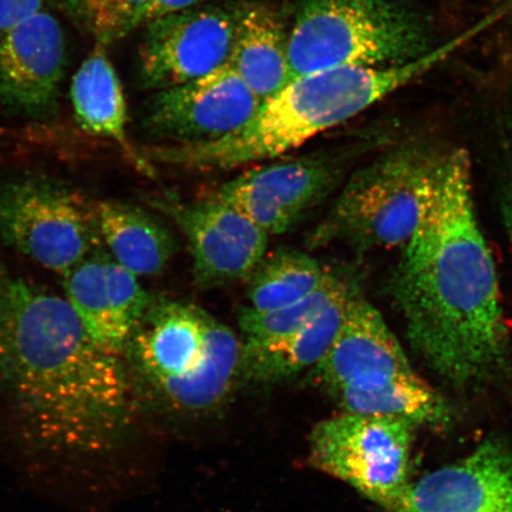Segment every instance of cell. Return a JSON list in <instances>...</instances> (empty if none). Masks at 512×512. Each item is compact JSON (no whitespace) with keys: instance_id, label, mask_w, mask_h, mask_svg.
Returning a JSON list of instances; mask_svg holds the SVG:
<instances>
[{"instance_id":"obj_24","label":"cell","mask_w":512,"mask_h":512,"mask_svg":"<svg viewBox=\"0 0 512 512\" xmlns=\"http://www.w3.org/2000/svg\"><path fill=\"white\" fill-rule=\"evenodd\" d=\"M149 3L150 0H117L113 29L114 42L145 25Z\"/></svg>"},{"instance_id":"obj_14","label":"cell","mask_w":512,"mask_h":512,"mask_svg":"<svg viewBox=\"0 0 512 512\" xmlns=\"http://www.w3.org/2000/svg\"><path fill=\"white\" fill-rule=\"evenodd\" d=\"M389 512H512V448L489 439L409 486Z\"/></svg>"},{"instance_id":"obj_25","label":"cell","mask_w":512,"mask_h":512,"mask_svg":"<svg viewBox=\"0 0 512 512\" xmlns=\"http://www.w3.org/2000/svg\"><path fill=\"white\" fill-rule=\"evenodd\" d=\"M48 0H0V36L25 19L46 10Z\"/></svg>"},{"instance_id":"obj_21","label":"cell","mask_w":512,"mask_h":512,"mask_svg":"<svg viewBox=\"0 0 512 512\" xmlns=\"http://www.w3.org/2000/svg\"><path fill=\"white\" fill-rule=\"evenodd\" d=\"M331 270L309 254L280 248L248 278V309L267 312L299 302L323 285Z\"/></svg>"},{"instance_id":"obj_20","label":"cell","mask_w":512,"mask_h":512,"mask_svg":"<svg viewBox=\"0 0 512 512\" xmlns=\"http://www.w3.org/2000/svg\"><path fill=\"white\" fill-rule=\"evenodd\" d=\"M96 248L85 260L63 274L66 299L100 347L125 357L132 331L120 318L106 275L107 251Z\"/></svg>"},{"instance_id":"obj_6","label":"cell","mask_w":512,"mask_h":512,"mask_svg":"<svg viewBox=\"0 0 512 512\" xmlns=\"http://www.w3.org/2000/svg\"><path fill=\"white\" fill-rule=\"evenodd\" d=\"M432 49L426 19L396 0H300L288 31L292 80L335 68L392 66Z\"/></svg>"},{"instance_id":"obj_27","label":"cell","mask_w":512,"mask_h":512,"mask_svg":"<svg viewBox=\"0 0 512 512\" xmlns=\"http://www.w3.org/2000/svg\"><path fill=\"white\" fill-rule=\"evenodd\" d=\"M505 222H507V229L509 233L512 251V201H510L509 206L507 207V209H505Z\"/></svg>"},{"instance_id":"obj_1","label":"cell","mask_w":512,"mask_h":512,"mask_svg":"<svg viewBox=\"0 0 512 512\" xmlns=\"http://www.w3.org/2000/svg\"><path fill=\"white\" fill-rule=\"evenodd\" d=\"M389 286L409 347L448 386L480 389L508 373L496 266L477 219L464 149L447 146Z\"/></svg>"},{"instance_id":"obj_18","label":"cell","mask_w":512,"mask_h":512,"mask_svg":"<svg viewBox=\"0 0 512 512\" xmlns=\"http://www.w3.org/2000/svg\"><path fill=\"white\" fill-rule=\"evenodd\" d=\"M356 292L320 313L302 329L265 343L242 344L240 376L254 383H278L316 367L334 342Z\"/></svg>"},{"instance_id":"obj_9","label":"cell","mask_w":512,"mask_h":512,"mask_svg":"<svg viewBox=\"0 0 512 512\" xmlns=\"http://www.w3.org/2000/svg\"><path fill=\"white\" fill-rule=\"evenodd\" d=\"M239 5L203 4L146 23L140 78L163 91L215 72L232 54Z\"/></svg>"},{"instance_id":"obj_23","label":"cell","mask_w":512,"mask_h":512,"mask_svg":"<svg viewBox=\"0 0 512 512\" xmlns=\"http://www.w3.org/2000/svg\"><path fill=\"white\" fill-rule=\"evenodd\" d=\"M117 0H68L70 15L92 34L96 43L110 46L113 41L114 16Z\"/></svg>"},{"instance_id":"obj_3","label":"cell","mask_w":512,"mask_h":512,"mask_svg":"<svg viewBox=\"0 0 512 512\" xmlns=\"http://www.w3.org/2000/svg\"><path fill=\"white\" fill-rule=\"evenodd\" d=\"M477 31L405 63L322 70L292 80L248 124L216 142L165 145L150 152L158 162L198 171H227L298 149L317 134L344 124L443 62Z\"/></svg>"},{"instance_id":"obj_12","label":"cell","mask_w":512,"mask_h":512,"mask_svg":"<svg viewBox=\"0 0 512 512\" xmlns=\"http://www.w3.org/2000/svg\"><path fill=\"white\" fill-rule=\"evenodd\" d=\"M341 162L303 157L247 170L214 192L268 235L287 233L341 183Z\"/></svg>"},{"instance_id":"obj_15","label":"cell","mask_w":512,"mask_h":512,"mask_svg":"<svg viewBox=\"0 0 512 512\" xmlns=\"http://www.w3.org/2000/svg\"><path fill=\"white\" fill-rule=\"evenodd\" d=\"M330 396L344 412L393 416L415 427H445L451 420L443 396L416 373L405 349Z\"/></svg>"},{"instance_id":"obj_22","label":"cell","mask_w":512,"mask_h":512,"mask_svg":"<svg viewBox=\"0 0 512 512\" xmlns=\"http://www.w3.org/2000/svg\"><path fill=\"white\" fill-rule=\"evenodd\" d=\"M358 290L360 286L351 275L331 270L322 286L297 303L267 312L245 307L239 313L241 343H265L291 334Z\"/></svg>"},{"instance_id":"obj_2","label":"cell","mask_w":512,"mask_h":512,"mask_svg":"<svg viewBox=\"0 0 512 512\" xmlns=\"http://www.w3.org/2000/svg\"><path fill=\"white\" fill-rule=\"evenodd\" d=\"M0 389L46 450L102 453L130 418L124 356L89 336L66 298L0 260Z\"/></svg>"},{"instance_id":"obj_4","label":"cell","mask_w":512,"mask_h":512,"mask_svg":"<svg viewBox=\"0 0 512 512\" xmlns=\"http://www.w3.org/2000/svg\"><path fill=\"white\" fill-rule=\"evenodd\" d=\"M241 352V338L202 307L152 297L125 357L172 406L202 411L219 405L240 377Z\"/></svg>"},{"instance_id":"obj_19","label":"cell","mask_w":512,"mask_h":512,"mask_svg":"<svg viewBox=\"0 0 512 512\" xmlns=\"http://www.w3.org/2000/svg\"><path fill=\"white\" fill-rule=\"evenodd\" d=\"M106 46L95 43L70 86L76 123L93 136L111 139L137 157L128 142L127 108L123 86L108 59Z\"/></svg>"},{"instance_id":"obj_8","label":"cell","mask_w":512,"mask_h":512,"mask_svg":"<svg viewBox=\"0 0 512 512\" xmlns=\"http://www.w3.org/2000/svg\"><path fill=\"white\" fill-rule=\"evenodd\" d=\"M414 428L393 416L344 412L313 428L311 463L393 510L412 485Z\"/></svg>"},{"instance_id":"obj_26","label":"cell","mask_w":512,"mask_h":512,"mask_svg":"<svg viewBox=\"0 0 512 512\" xmlns=\"http://www.w3.org/2000/svg\"><path fill=\"white\" fill-rule=\"evenodd\" d=\"M209 0H150L147 8L145 24L160 16L172 14V12L195 8V6L207 4Z\"/></svg>"},{"instance_id":"obj_16","label":"cell","mask_w":512,"mask_h":512,"mask_svg":"<svg viewBox=\"0 0 512 512\" xmlns=\"http://www.w3.org/2000/svg\"><path fill=\"white\" fill-rule=\"evenodd\" d=\"M228 63L262 102L292 81L288 32L277 12L262 3L239 5Z\"/></svg>"},{"instance_id":"obj_10","label":"cell","mask_w":512,"mask_h":512,"mask_svg":"<svg viewBox=\"0 0 512 512\" xmlns=\"http://www.w3.org/2000/svg\"><path fill=\"white\" fill-rule=\"evenodd\" d=\"M261 105L227 63L203 78L157 91L147 104L144 127L169 145L206 144L241 130Z\"/></svg>"},{"instance_id":"obj_13","label":"cell","mask_w":512,"mask_h":512,"mask_svg":"<svg viewBox=\"0 0 512 512\" xmlns=\"http://www.w3.org/2000/svg\"><path fill=\"white\" fill-rule=\"evenodd\" d=\"M67 47L62 25L47 10L0 36V110L49 120L59 111Z\"/></svg>"},{"instance_id":"obj_7","label":"cell","mask_w":512,"mask_h":512,"mask_svg":"<svg viewBox=\"0 0 512 512\" xmlns=\"http://www.w3.org/2000/svg\"><path fill=\"white\" fill-rule=\"evenodd\" d=\"M0 242L66 274L102 246L94 202L49 177L0 179Z\"/></svg>"},{"instance_id":"obj_11","label":"cell","mask_w":512,"mask_h":512,"mask_svg":"<svg viewBox=\"0 0 512 512\" xmlns=\"http://www.w3.org/2000/svg\"><path fill=\"white\" fill-rule=\"evenodd\" d=\"M188 241L196 284L213 288L248 280L265 258L270 235L213 195L194 202L159 198Z\"/></svg>"},{"instance_id":"obj_17","label":"cell","mask_w":512,"mask_h":512,"mask_svg":"<svg viewBox=\"0 0 512 512\" xmlns=\"http://www.w3.org/2000/svg\"><path fill=\"white\" fill-rule=\"evenodd\" d=\"M94 211L107 252L137 277L162 273L178 251L175 235L149 211L119 201H95Z\"/></svg>"},{"instance_id":"obj_5","label":"cell","mask_w":512,"mask_h":512,"mask_svg":"<svg viewBox=\"0 0 512 512\" xmlns=\"http://www.w3.org/2000/svg\"><path fill=\"white\" fill-rule=\"evenodd\" d=\"M447 146L402 143L355 172L309 236L311 247L343 243L358 252L407 245L419 226Z\"/></svg>"}]
</instances>
